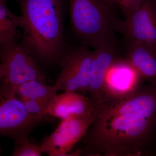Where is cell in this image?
Returning <instances> with one entry per match:
<instances>
[{
  "mask_svg": "<svg viewBox=\"0 0 156 156\" xmlns=\"http://www.w3.org/2000/svg\"><path fill=\"white\" fill-rule=\"evenodd\" d=\"M95 116L84 136L87 156L149 154L156 138V86L143 83L130 94L95 103Z\"/></svg>",
  "mask_w": 156,
  "mask_h": 156,
  "instance_id": "6da1fadb",
  "label": "cell"
},
{
  "mask_svg": "<svg viewBox=\"0 0 156 156\" xmlns=\"http://www.w3.org/2000/svg\"><path fill=\"white\" fill-rule=\"evenodd\" d=\"M23 18L21 44L43 64L58 62L64 44V0H17Z\"/></svg>",
  "mask_w": 156,
  "mask_h": 156,
  "instance_id": "7a4b0ae2",
  "label": "cell"
},
{
  "mask_svg": "<svg viewBox=\"0 0 156 156\" xmlns=\"http://www.w3.org/2000/svg\"><path fill=\"white\" fill-rule=\"evenodd\" d=\"M75 35L81 44L97 48L121 33L123 20L105 0H68Z\"/></svg>",
  "mask_w": 156,
  "mask_h": 156,
  "instance_id": "3957f363",
  "label": "cell"
},
{
  "mask_svg": "<svg viewBox=\"0 0 156 156\" xmlns=\"http://www.w3.org/2000/svg\"><path fill=\"white\" fill-rule=\"evenodd\" d=\"M16 94L11 84L2 81L0 89V134L17 142L28 138L43 117L29 113Z\"/></svg>",
  "mask_w": 156,
  "mask_h": 156,
  "instance_id": "277c9868",
  "label": "cell"
},
{
  "mask_svg": "<svg viewBox=\"0 0 156 156\" xmlns=\"http://www.w3.org/2000/svg\"><path fill=\"white\" fill-rule=\"evenodd\" d=\"M93 51L88 47L66 46L58 63L61 67L54 87L57 91L88 92L91 82Z\"/></svg>",
  "mask_w": 156,
  "mask_h": 156,
  "instance_id": "5b68a950",
  "label": "cell"
},
{
  "mask_svg": "<svg viewBox=\"0 0 156 156\" xmlns=\"http://www.w3.org/2000/svg\"><path fill=\"white\" fill-rule=\"evenodd\" d=\"M0 44V77L3 82L12 85L34 80L46 83L35 58L16 39Z\"/></svg>",
  "mask_w": 156,
  "mask_h": 156,
  "instance_id": "8992f818",
  "label": "cell"
},
{
  "mask_svg": "<svg viewBox=\"0 0 156 156\" xmlns=\"http://www.w3.org/2000/svg\"><path fill=\"white\" fill-rule=\"evenodd\" d=\"M95 116V112L91 114L62 120L55 131L42 141L40 145L41 151L50 156H66L87 134Z\"/></svg>",
  "mask_w": 156,
  "mask_h": 156,
  "instance_id": "52a82bcc",
  "label": "cell"
},
{
  "mask_svg": "<svg viewBox=\"0 0 156 156\" xmlns=\"http://www.w3.org/2000/svg\"><path fill=\"white\" fill-rule=\"evenodd\" d=\"M121 34L126 41L145 45L156 54V0H143L139 8L123 20Z\"/></svg>",
  "mask_w": 156,
  "mask_h": 156,
  "instance_id": "ba28073f",
  "label": "cell"
},
{
  "mask_svg": "<svg viewBox=\"0 0 156 156\" xmlns=\"http://www.w3.org/2000/svg\"><path fill=\"white\" fill-rule=\"evenodd\" d=\"M120 57L116 37L101 43L93 51L91 82L88 92L94 103L103 99L107 73L112 64Z\"/></svg>",
  "mask_w": 156,
  "mask_h": 156,
  "instance_id": "9c48e42d",
  "label": "cell"
},
{
  "mask_svg": "<svg viewBox=\"0 0 156 156\" xmlns=\"http://www.w3.org/2000/svg\"><path fill=\"white\" fill-rule=\"evenodd\" d=\"M143 82L133 66L126 58L121 57L112 64L107 73L103 98L128 95L139 88Z\"/></svg>",
  "mask_w": 156,
  "mask_h": 156,
  "instance_id": "30bf717a",
  "label": "cell"
},
{
  "mask_svg": "<svg viewBox=\"0 0 156 156\" xmlns=\"http://www.w3.org/2000/svg\"><path fill=\"white\" fill-rule=\"evenodd\" d=\"M95 106L89 97L77 92H65L54 98L48 108V114L66 120L93 113Z\"/></svg>",
  "mask_w": 156,
  "mask_h": 156,
  "instance_id": "8fae6325",
  "label": "cell"
},
{
  "mask_svg": "<svg viewBox=\"0 0 156 156\" xmlns=\"http://www.w3.org/2000/svg\"><path fill=\"white\" fill-rule=\"evenodd\" d=\"M126 60L133 66L143 82L156 86V54L142 44L126 41Z\"/></svg>",
  "mask_w": 156,
  "mask_h": 156,
  "instance_id": "7c38bea8",
  "label": "cell"
},
{
  "mask_svg": "<svg viewBox=\"0 0 156 156\" xmlns=\"http://www.w3.org/2000/svg\"><path fill=\"white\" fill-rule=\"evenodd\" d=\"M12 86L16 94L21 98L42 101L50 105L57 96V91L54 86H48L37 80Z\"/></svg>",
  "mask_w": 156,
  "mask_h": 156,
  "instance_id": "4fadbf2b",
  "label": "cell"
},
{
  "mask_svg": "<svg viewBox=\"0 0 156 156\" xmlns=\"http://www.w3.org/2000/svg\"><path fill=\"white\" fill-rule=\"evenodd\" d=\"M22 16L15 15L6 5V0H0V44L16 39L17 29L23 25Z\"/></svg>",
  "mask_w": 156,
  "mask_h": 156,
  "instance_id": "5bb4252c",
  "label": "cell"
},
{
  "mask_svg": "<svg viewBox=\"0 0 156 156\" xmlns=\"http://www.w3.org/2000/svg\"><path fill=\"white\" fill-rule=\"evenodd\" d=\"M114 10L118 9L122 13L125 19L139 8L143 0H105Z\"/></svg>",
  "mask_w": 156,
  "mask_h": 156,
  "instance_id": "9a60e30c",
  "label": "cell"
},
{
  "mask_svg": "<svg viewBox=\"0 0 156 156\" xmlns=\"http://www.w3.org/2000/svg\"><path fill=\"white\" fill-rule=\"evenodd\" d=\"M42 152L40 145H35L29 142L28 138L15 142L13 156H40Z\"/></svg>",
  "mask_w": 156,
  "mask_h": 156,
  "instance_id": "2e32d148",
  "label": "cell"
},
{
  "mask_svg": "<svg viewBox=\"0 0 156 156\" xmlns=\"http://www.w3.org/2000/svg\"><path fill=\"white\" fill-rule=\"evenodd\" d=\"M21 99L27 110L31 114L41 117L48 114V108L50 105L49 104L42 101L35 99L25 98Z\"/></svg>",
  "mask_w": 156,
  "mask_h": 156,
  "instance_id": "e0dca14e",
  "label": "cell"
},
{
  "mask_svg": "<svg viewBox=\"0 0 156 156\" xmlns=\"http://www.w3.org/2000/svg\"></svg>",
  "mask_w": 156,
  "mask_h": 156,
  "instance_id": "ac0fdd59",
  "label": "cell"
},
{
  "mask_svg": "<svg viewBox=\"0 0 156 156\" xmlns=\"http://www.w3.org/2000/svg\"></svg>",
  "mask_w": 156,
  "mask_h": 156,
  "instance_id": "d6986e66",
  "label": "cell"
}]
</instances>
